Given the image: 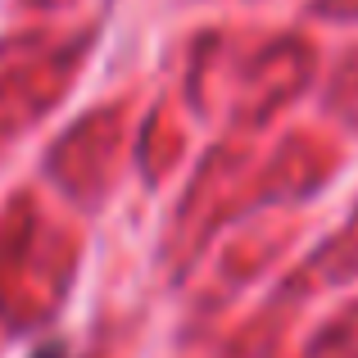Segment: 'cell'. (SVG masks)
Listing matches in <instances>:
<instances>
[{
	"label": "cell",
	"instance_id": "1",
	"mask_svg": "<svg viewBox=\"0 0 358 358\" xmlns=\"http://www.w3.org/2000/svg\"><path fill=\"white\" fill-rule=\"evenodd\" d=\"M27 358H69V350H64L59 341H45V345H36V350L27 354Z\"/></svg>",
	"mask_w": 358,
	"mask_h": 358
}]
</instances>
